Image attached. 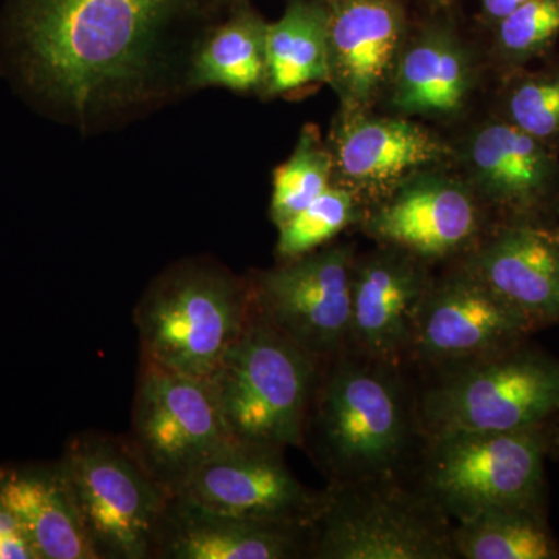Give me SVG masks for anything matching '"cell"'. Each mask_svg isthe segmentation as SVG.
Here are the masks:
<instances>
[{
	"label": "cell",
	"mask_w": 559,
	"mask_h": 559,
	"mask_svg": "<svg viewBox=\"0 0 559 559\" xmlns=\"http://www.w3.org/2000/svg\"><path fill=\"white\" fill-rule=\"evenodd\" d=\"M487 213L462 176L437 168L412 176L370 207L362 223L382 246L428 263L474 248L484 238Z\"/></svg>",
	"instance_id": "obj_15"
},
{
	"label": "cell",
	"mask_w": 559,
	"mask_h": 559,
	"mask_svg": "<svg viewBox=\"0 0 559 559\" xmlns=\"http://www.w3.org/2000/svg\"><path fill=\"white\" fill-rule=\"evenodd\" d=\"M535 331L473 272L460 266L430 283L409 352L421 362L450 371L520 347Z\"/></svg>",
	"instance_id": "obj_13"
},
{
	"label": "cell",
	"mask_w": 559,
	"mask_h": 559,
	"mask_svg": "<svg viewBox=\"0 0 559 559\" xmlns=\"http://www.w3.org/2000/svg\"><path fill=\"white\" fill-rule=\"evenodd\" d=\"M326 360L305 428L320 465L333 485L395 477L418 423L399 362L347 347Z\"/></svg>",
	"instance_id": "obj_2"
},
{
	"label": "cell",
	"mask_w": 559,
	"mask_h": 559,
	"mask_svg": "<svg viewBox=\"0 0 559 559\" xmlns=\"http://www.w3.org/2000/svg\"><path fill=\"white\" fill-rule=\"evenodd\" d=\"M417 411L429 437L550 425L559 415V360L522 344L447 371Z\"/></svg>",
	"instance_id": "obj_7"
},
{
	"label": "cell",
	"mask_w": 559,
	"mask_h": 559,
	"mask_svg": "<svg viewBox=\"0 0 559 559\" xmlns=\"http://www.w3.org/2000/svg\"><path fill=\"white\" fill-rule=\"evenodd\" d=\"M0 559H39L9 510L0 506Z\"/></svg>",
	"instance_id": "obj_29"
},
{
	"label": "cell",
	"mask_w": 559,
	"mask_h": 559,
	"mask_svg": "<svg viewBox=\"0 0 559 559\" xmlns=\"http://www.w3.org/2000/svg\"><path fill=\"white\" fill-rule=\"evenodd\" d=\"M252 312L249 278L210 259L171 264L134 310L142 359L210 380Z\"/></svg>",
	"instance_id": "obj_3"
},
{
	"label": "cell",
	"mask_w": 559,
	"mask_h": 559,
	"mask_svg": "<svg viewBox=\"0 0 559 559\" xmlns=\"http://www.w3.org/2000/svg\"><path fill=\"white\" fill-rule=\"evenodd\" d=\"M329 80V5L325 0H288L280 20L267 27L264 100L299 97Z\"/></svg>",
	"instance_id": "obj_23"
},
{
	"label": "cell",
	"mask_w": 559,
	"mask_h": 559,
	"mask_svg": "<svg viewBox=\"0 0 559 559\" xmlns=\"http://www.w3.org/2000/svg\"><path fill=\"white\" fill-rule=\"evenodd\" d=\"M325 2H329V0H325Z\"/></svg>",
	"instance_id": "obj_34"
},
{
	"label": "cell",
	"mask_w": 559,
	"mask_h": 559,
	"mask_svg": "<svg viewBox=\"0 0 559 559\" xmlns=\"http://www.w3.org/2000/svg\"><path fill=\"white\" fill-rule=\"evenodd\" d=\"M430 283L425 261L392 246L381 245L362 260L356 259L348 342L373 358L399 362L409 352Z\"/></svg>",
	"instance_id": "obj_17"
},
{
	"label": "cell",
	"mask_w": 559,
	"mask_h": 559,
	"mask_svg": "<svg viewBox=\"0 0 559 559\" xmlns=\"http://www.w3.org/2000/svg\"><path fill=\"white\" fill-rule=\"evenodd\" d=\"M550 234L554 235L555 240L559 242V223L555 226L549 227Z\"/></svg>",
	"instance_id": "obj_33"
},
{
	"label": "cell",
	"mask_w": 559,
	"mask_h": 559,
	"mask_svg": "<svg viewBox=\"0 0 559 559\" xmlns=\"http://www.w3.org/2000/svg\"><path fill=\"white\" fill-rule=\"evenodd\" d=\"M395 477L333 485L310 528L308 557L319 559H452L450 518Z\"/></svg>",
	"instance_id": "obj_8"
},
{
	"label": "cell",
	"mask_w": 559,
	"mask_h": 559,
	"mask_svg": "<svg viewBox=\"0 0 559 559\" xmlns=\"http://www.w3.org/2000/svg\"><path fill=\"white\" fill-rule=\"evenodd\" d=\"M480 80L477 57L448 22L409 33L388 94L403 117L451 120L469 105Z\"/></svg>",
	"instance_id": "obj_19"
},
{
	"label": "cell",
	"mask_w": 559,
	"mask_h": 559,
	"mask_svg": "<svg viewBox=\"0 0 559 559\" xmlns=\"http://www.w3.org/2000/svg\"><path fill=\"white\" fill-rule=\"evenodd\" d=\"M329 84L341 110H373L388 97L409 36L403 0H329Z\"/></svg>",
	"instance_id": "obj_16"
},
{
	"label": "cell",
	"mask_w": 559,
	"mask_h": 559,
	"mask_svg": "<svg viewBox=\"0 0 559 559\" xmlns=\"http://www.w3.org/2000/svg\"><path fill=\"white\" fill-rule=\"evenodd\" d=\"M462 266L536 331L559 323V242L549 227L498 224Z\"/></svg>",
	"instance_id": "obj_18"
},
{
	"label": "cell",
	"mask_w": 559,
	"mask_h": 559,
	"mask_svg": "<svg viewBox=\"0 0 559 559\" xmlns=\"http://www.w3.org/2000/svg\"><path fill=\"white\" fill-rule=\"evenodd\" d=\"M353 246H323L249 278L252 304L320 362L347 347L352 329Z\"/></svg>",
	"instance_id": "obj_10"
},
{
	"label": "cell",
	"mask_w": 559,
	"mask_h": 559,
	"mask_svg": "<svg viewBox=\"0 0 559 559\" xmlns=\"http://www.w3.org/2000/svg\"><path fill=\"white\" fill-rule=\"evenodd\" d=\"M527 0H480V17L487 27L498 24L500 20L516 10Z\"/></svg>",
	"instance_id": "obj_30"
},
{
	"label": "cell",
	"mask_w": 559,
	"mask_h": 559,
	"mask_svg": "<svg viewBox=\"0 0 559 559\" xmlns=\"http://www.w3.org/2000/svg\"><path fill=\"white\" fill-rule=\"evenodd\" d=\"M455 162L499 224L559 223V150L495 116L480 121L455 146Z\"/></svg>",
	"instance_id": "obj_11"
},
{
	"label": "cell",
	"mask_w": 559,
	"mask_h": 559,
	"mask_svg": "<svg viewBox=\"0 0 559 559\" xmlns=\"http://www.w3.org/2000/svg\"><path fill=\"white\" fill-rule=\"evenodd\" d=\"M554 430H549L550 452H554V454L559 459V415L554 419Z\"/></svg>",
	"instance_id": "obj_31"
},
{
	"label": "cell",
	"mask_w": 559,
	"mask_h": 559,
	"mask_svg": "<svg viewBox=\"0 0 559 559\" xmlns=\"http://www.w3.org/2000/svg\"><path fill=\"white\" fill-rule=\"evenodd\" d=\"M320 360L255 310L212 374L221 412L235 440L301 447Z\"/></svg>",
	"instance_id": "obj_4"
},
{
	"label": "cell",
	"mask_w": 559,
	"mask_h": 559,
	"mask_svg": "<svg viewBox=\"0 0 559 559\" xmlns=\"http://www.w3.org/2000/svg\"><path fill=\"white\" fill-rule=\"evenodd\" d=\"M364 209L352 191L331 183L311 204L278 227L277 260L299 259L323 248L349 226L362 221L366 216Z\"/></svg>",
	"instance_id": "obj_28"
},
{
	"label": "cell",
	"mask_w": 559,
	"mask_h": 559,
	"mask_svg": "<svg viewBox=\"0 0 559 559\" xmlns=\"http://www.w3.org/2000/svg\"><path fill=\"white\" fill-rule=\"evenodd\" d=\"M0 506L13 514L39 559H100L60 463L0 469Z\"/></svg>",
	"instance_id": "obj_21"
},
{
	"label": "cell",
	"mask_w": 559,
	"mask_h": 559,
	"mask_svg": "<svg viewBox=\"0 0 559 559\" xmlns=\"http://www.w3.org/2000/svg\"><path fill=\"white\" fill-rule=\"evenodd\" d=\"M333 183L358 198L364 207L388 200L418 173L447 168L455 146L411 117L378 116L373 110H341L330 135Z\"/></svg>",
	"instance_id": "obj_14"
},
{
	"label": "cell",
	"mask_w": 559,
	"mask_h": 559,
	"mask_svg": "<svg viewBox=\"0 0 559 559\" xmlns=\"http://www.w3.org/2000/svg\"><path fill=\"white\" fill-rule=\"evenodd\" d=\"M502 79L498 116L559 150V57Z\"/></svg>",
	"instance_id": "obj_26"
},
{
	"label": "cell",
	"mask_w": 559,
	"mask_h": 559,
	"mask_svg": "<svg viewBox=\"0 0 559 559\" xmlns=\"http://www.w3.org/2000/svg\"><path fill=\"white\" fill-rule=\"evenodd\" d=\"M426 2L432 3L436 7H448L451 3L457 2V0H426Z\"/></svg>",
	"instance_id": "obj_32"
},
{
	"label": "cell",
	"mask_w": 559,
	"mask_h": 559,
	"mask_svg": "<svg viewBox=\"0 0 559 559\" xmlns=\"http://www.w3.org/2000/svg\"><path fill=\"white\" fill-rule=\"evenodd\" d=\"M308 546L310 528L221 516L170 496L156 558L289 559L308 554Z\"/></svg>",
	"instance_id": "obj_20"
},
{
	"label": "cell",
	"mask_w": 559,
	"mask_h": 559,
	"mask_svg": "<svg viewBox=\"0 0 559 559\" xmlns=\"http://www.w3.org/2000/svg\"><path fill=\"white\" fill-rule=\"evenodd\" d=\"M333 175L329 142H323L316 124H305L293 153L272 175L270 216L275 227H282L329 189Z\"/></svg>",
	"instance_id": "obj_25"
},
{
	"label": "cell",
	"mask_w": 559,
	"mask_h": 559,
	"mask_svg": "<svg viewBox=\"0 0 559 559\" xmlns=\"http://www.w3.org/2000/svg\"><path fill=\"white\" fill-rule=\"evenodd\" d=\"M455 558L558 559L559 546L546 510L506 507L457 522L452 532Z\"/></svg>",
	"instance_id": "obj_24"
},
{
	"label": "cell",
	"mask_w": 559,
	"mask_h": 559,
	"mask_svg": "<svg viewBox=\"0 0 559 559\" xmlns=\"http://www.w3.org/2000/svg\"><path fill=\"white\" fill-rule=\"evenodd\" d=\"M549 428L429 437L419 491L457 522L506 507L546 509Z\"/></svg>",
	"instance_id": "obj_5"
},
{
	"label": "cell",
	"mask_w": 559,
	"mask_h": 559,
	"mask_svg": "<svg viewBox=\"0 0 559 559\" xmlns=\"http://www.w3.org/2000/svg\"><path fill=\"white\" fill-rule=\"evenodd\" d=\"M559 39V0H527L491 27V60L506 73L528 68Z\"/></svg>",
	"instance_id": "obj_27"
},
{
	"label": "cell",
	"mask_w": 559,
	"mask_h": 559,
	"mask_svg": "<svg viewBox=\"0 0 559 559\" xmlns=\"http://www.w3.org/2000/svg\"><path fill=\"white\" fill-rule=\"evenodd\" d=\"M235 0H3L0 66L35 108L83 134L191 94L202 35Z\"/></svg>",
	"instance_id": "obj_1"
},
{
	"label": "cell",
	"mask_w": 559,
	"mask_h": 559,
	"mask_svg": "<svg viewBox=\"0 0 559 559\" xmlns=\"http://www.w3.org/2000/svg\"><path fill=\"white\" fill-rule=\"evenodd\" d=\"M171 496L221 516L297 528H311L325 502V492L290 473L283 450L238 440L202 462Z\"/></svg>",
	"instance_id": "obj_12"
},
{
	"label": "cell",
	"mask_w": 559,
	"mask_h": 559,
	"mask_svg": "<svg viewBox=\"0 0 559 559\" xmlns=\"http://www.w3.org/2000/svg\"><path fill=\"white\" fill-rule=\"evenodd\" d=\"M231 441L212 381L142 359L127 444L168 495Z\"/></svg>",
	"instance_id": "obj_9"
},
{
	"label": "cell",
	"mask_w": 559,
	"mask_h": 559,
	"mask_svg": "<svg viewBox=\"0 0 559 559\" xmlns=\"http://www.w3.org/2000/svg\"><path fill=\"white\" fill-rule=\"evenodd\" d=\"M60 468L98 558H156L170 495L127 443L81 433Z\"/></svg>",
	"instance_id": "obj_6"
},
{
	"label": "cell",
	"mask_w": 559,
	"mask_h": 559,
	"mask_svg": "<svg viewBox=\"0 0 559 559\" xmlns=\"http://www.w3.org/2000/svg\"><path fill=\"white\" fill-rule=\"evenodd\" d=\"M267 27L270 22L253 9L250 0H235L194 47L190 64L191 92L223 87L264 100Z\"/></svg>",
	"instance_id": "obj_22"
}]
</instances>
